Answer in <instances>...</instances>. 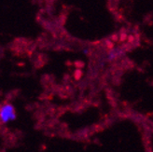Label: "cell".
Returning <instances> with one entry per match:
<instances>
[{"mask_svg":"<svg viewBox=\"0 0 153 152\" xmlns=\"http://www.w3.org/2000/svg\"><path fill=\"white\" fill-rule=\"evenodd\" d=\"M16 119V115H15V110L12 105L7 104L3 105L1 109H0V119L3 123H7V121L13 120Z\"/></svg>","mask_w":153,"mask_h":152,"instance_id":"6da1fadb","label":"cell"},{"mask_svg":"<svg viewBox=\"0 0 153 152\" xmlns=\"http://www.w3.org/2000/svg\"><path fill=\"white\" fill-rule=\"evenodd\" d=\"M83 52L85 53V54H88V52H89V50H88V49H85V50H83Z\"/></svg>","mask_w":153,"mask_h":152,"instance_id":"7a4b0ae2","label":"cell"}]
</instances>
